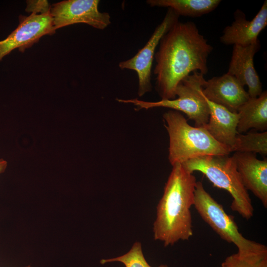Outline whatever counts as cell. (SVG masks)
Instances as JSON below:
<instances>
[{
	"instance_id": "6da1fadb",
	"label": "cell",
	"mask_w": 267,
	"mask_h": 267,
	"mask_svg": "<svg viewBox=\"0 0 267 267\" xmlns=\"http://www.w3.org/2000/svg\"><path fill=\"white\" fill-rule=\"evenodd\" d=\"M155 53L156 88L161 99L176 97L179 82L199 72L206 75L213 47L192 21H178L161 39Z\"/></svg>"
},
{
	"instance_id": "7a4b0ae2",
	"label": "cell",
	"mask_w": 267,
	"mask_h": 267,
	"mask_svg": "<svg viewBox=\"0 0 267 267\" xmlns=\"http://www.w3.org/2000/svg\"><path fill=\"white\" fill-rule=\"evenodd\" d=\"M172 166L157 206L153 228L154 239L163 242L165 247L188 240L193 235L191 207L194 205L197 181L181 164Z\"/></svg>"
},
{
	"instance_id": "3957f363",
	"label": "cell",
	"mask_w": 267,
	"mask_h": 267,
	"mask_svg": "<svg viewBox=\"0 0 267 267\" xmlns=\"http://www.w3.org/2000/svg\"><path fill=\"white\" fill-rule=\"evenodd\" d=\"M163 118L169 136L172 165L206 155H229V149L216 141L203 127H192L179 112L170 110Z\"/></svg>"
},
{
	"instance_id": "277c9868",
	"label": "cell",
	"mask_w": 267,
	"mask_h": 267,
	"mask_svg": "<svg viewBox=\"0 0 267 267\" xmlns=\"http://www.w3.org/2000/svg\"><path fill=\"white\" fill-rule=\"evenodd\" d=\"M190 173L199 171L214 186L228 191L232 197V211L249 220L253 216L254 208L248 191L244 186L233 156L206 155L190 159L181 164Z\"/></svg>"
},
{
	"instance_id": "5b68a950",
	"label": "cell",
	"mask_w": 267,
	"mask_h": 267,
	"mask_svg": "<svg viewBox=\"0 0 267 267\" xmlns=\"http://www.w3.org/2000/svg\"><path fill=\"white\" fill-rule=\"evenodd\" d=\"M201 218L220 237L237 248L236 253L243 257L267 253V246L246 238L239 232L233 218L224 210L205 189L201 181H197L194 205Z\"/></svg>"
},
{
	"instance_id": "8992f818",
	"label": "cell",
	"mask_w": 267,
	"mask_h": 267,
	"mask_svg": "<svg viewBox=\"0 0 267 267\" xmlns=\"http://www.w3.org/2000/svg\"><path fill=\"white\" fill-rule=\"evenodd\" d=\"M204 76L199 72H195L184 78L177 87L176 97L173 99L151 102L134 98L117 99V101L132 104L137 109L165 107L182 112L188 119L194 121L195 127H204L208 122L210 110L202 91L206 82Z\"/></svg>"
},
{
	"instance_id": "52a82bcc",
	"label": "cell",
	"mask_w": 267,
	"mask_h": 267,
	"mask_svg": "<svg viewBox=\"0 0 267 267\" xmlns=\"http://www.w3.org/2000/svg\"><path fill=\"white\" fill-rule=\"evenodd\" d=\"M179 17L173 9L168 8L163 20L156 27L145 45L133 57L119 63L121 69L134 70L136 73L139 96L151 90V70L155 50L163 36L178 21Z\"/></svg>"
},
{
	"instance_id": "ba28073f",
	"label": "cell",
	"mask_w": 267,
	"mask_h": 267,
	"mask_svg": "<svg viewBox=\"0 0 267 267\" xmlns=\"http://www.w3.org/2000/svg\"><path fill=\"white\" fill-rule=\"evenodd\" d=\"M99 0H65L52 4L50 13L54 29L85 23L99 30L111 24L110 14L99 10Z\"/></svg>"
},
{
	"instance_id": "9c48e42d",
	"label": "cell",
	"mask_w": 267,
	"mask_h": 267,
	"mask_svg": "<svg viewBox=\"0 0 267 267\" xmlns=\"http://www.w3.org/2000/svg\"><path fill=\"white\" fill-rule=\"evenodd\" d=\"M19 25L5 39L0 41V61L13 50L23 52L46 35H53L56 30L50 11L32 13L28 16L20 15Z\"/></svg>"
},
{
	"instance_id": "30bf717a",
	"label": "cell",
	"mask_w": 267,
	"mask_h": 267,
	"mask_svg": "<svg viewBox=\"0 0 267 267\" xmlns=\"http://www.w3.org/2000/svg\"><path fill=\"white\" fill-rule=\"evenodd\" d=\"M244 87L235 77L226 73L206 81L202 91L210 101L237 113L249 98Z\"/></svg>"
},
{
	"instance_id": "8fae6325",
	"label": "cell",
	"mask_w": 267,
	"mask_h": 267,
	"mask_svg": "<svg viewBox=\"0 0 267 267\" xmlns=\"http://www.w3.org/2000/svg\"><path fill=\"white\" fill-rule=\"evenodd\" d=\"M260 47L259 40L247 45H233L227 72L244 86H247L250 97H258L263 92L262 85L254 65V57Z\"/></svg>"
},
{
	"instance_id": "7c38bea8",
	"label": "cell",
	"mask_w": 267,
	"mask_h": 267,
	"mask_svg": "<svg viewBox=\"0 0 267 267\" xmlns=\"http://www.w3.org/2000/svg\"><path fill=\"white\" fill-rule=\"evenodd\" d=\"M234 21L224 29L220 42L226 45H247L256 42L261 31L267 25V1L251 20H248L245 14L237 9L234 14Z\"/></svg>"
},
{
	"instance_id": "4fadbf2b",
	"label": "cell",
	"mask_w": 267,
	"mask_h": 267,
	"mask_svg": "<svg viewBox=\"0 0 267 267\" xmlns=\"http://www.w3.org/2000/svg\"><path fill=\"white\" fill-rule=\"evenodd\" d=\"M242 183L267 207V160L258 159L256 154L235 152L233 155Z\"/></svg>"
},
{
	"instance_id": "5bb4252c",
	"label": "cell",
	"mask_w": 267,
	"mask_h": 267,
	"mask_svg": "<svg viewBox=\"0 0 267 267\" xmlns=\"http://www.w3.org/2000/svg\"><path fill=\"white\" fill-rule=\"evenodd\" d=\"M205 98L210 114L208 122L203 127L216 141L228 148L231 152L236 135L239 134L237 130L238 114Z\"/></svg>"
},
{
	"instance_id": "9a60e30c",
	"label": "cell",
	"mask_w": 267,
	"mask_h": 267,
	"mask_svg": "<svg viewBox=\"0 0 267 267\" xmlns=\"http://www.w3.org/2000/svg\"><path fill=\"white\" fill-rule=\"evenodd\" d=\"M237 113L238 133L254 128L260 131L267 129V92L265 90L256 97H250L240 107Z\"/></svg>"
},
{
	"instance_id": "2e32d148",
	"label": "cell",
	"mask_w": 267,
	"mask_h": 267,
	"mask_svg": "<svg viewBox=\"0 0 267 267\" xmlns=\"http://www.w3.org/2000/svg\"><path fill=\"white\" fill-rule=\"evenodd\" d=\"M220 0H148L151 7H168L179 16L200 17L214 10Z\"/></svg>"
},
{
	"instance_id": "e0dca14e",
	"label": "cell",
	"mask_w": 267,
	"mask_h": 267,
	"mask_svg": "<svg viewBox=\"0 0 267 267\" xmlns=\"http://www.w3.org/2000/svg\"><path fill=\"white\" fill-rule=\"evenodd\" d=\"M232 152L267 154V132H250L245 134H238Z\"/></svg>"
},
{
	"instance_id": "ac0fdd59",
	"label": "cell",
	"mask_w": 267,
	"mask_h": 267,
	"mask_svg": "<svg viewBox=\"0 0 267 267\" xmlns=\"http://www.w3.org/2000/svg\"><path fill=\"white\" fill-rule=\"evenodd\" d=\"M118 262L125 267H151L145 260L139 242H135L127 253L115 258L100 260L101 264ZM158 267H168L166 265H161Z\"/></svg>"
},
{
	"instance_id": "d6986e66",
	"label": "cell",
	"mask_w": 267,
	"mask_h": 267,
	"mask_svg": "<svg viewBox=\"0 0 267 267\" xmlns=\"http://www.w3.org/2000/svg\"><path fill=\"white\" fill-rule=\"evenodd\" d=\"M25 11L27 12L43 14L50 11L51 6L47 0H27Z\"/></svg>"
},
{
	"instance_id": "ffe728a7",
	"label": "cell",
	"mask_w": 267,
	"mask_h": 267,
	"mask_svg": "<svg viewBox=\"0 0 267 267\" xmlns=\"http://www.w3.org/2000/svg\"><path fill=\"white\" fill-rule=\"evenodd\" d=\"M238 257L244 261L247 267H267V254Z\"/></svg>"
},
{
	"instance_id": "44dd1931",
	"label": "cell",
	"mask_w": 267,
	"mask_h": 267,
	"mask_svg": "<svg viewBox=\"0 0 267 267\" xmlns=\"http://www.w3.org/2000/svg\"><path fill=\"white\" fill-rule=\"evenodd\" d=\"M222 267H247L244 261L236 254L227 257L222 264Z\"/></svg>"
},
{
	"instance_id": "7402d4cb",
	"label": "cell",
	"mask_w": 267,
	"mask_h": 267,
	"mask_svg": "<svg viewBox=\"0 0 267 267\" xmlns=\"http://www.w3.org/2000/svg\"><path fill=\"white\" fill-rule=\"evenodd\" d=\"M7 166V163L6 161L3 160V159H0V174L3 173Z\"/></svg>"
},
{
	"instance_id": "603a6c76",
	"label": "cell",
	"mask_w": 267,
	"mask_h": 267,
	"mask_svg": "<svg viewBox=\"0 0 267 267\" xmlns=\"http://www.w3.org/2000/svg\"><path fill=\"white\" fill-rule=\"evenodd\" d=\"M32 267L30 265H28V266H27L26 267Z\"/></svg>"
}]
</instances>
